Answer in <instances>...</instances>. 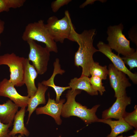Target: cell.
Segmentation results:
<instances>
[{"mask_svg":"<svg viewBox=\"0 0 137 137\" xmlns=\"http://www.w3.org/2000/svg\"><path fill=\"white\" fill-rule=\"evenodd\" d=\"M95 29L85 30L81 33L74 30L72 35V41L77 43L79 47L74 56L75 65L82 69L81 75L89 77V68L94 62L93 54L99 52L93 45V41L95 34Z\"/></svg>","mask_w":137,"mask_h":137,"instance_id":"1","label":"cell"},{"mask_svg":"<svg viewBox=\"0 0 137 137\" xmlns=\"http://www.w3.org/2000/svg\"><path fill=\"white\" fill-rule=\"evenodd\" d=\"M82 90H69L67 91L66 97L67 101L63 106L61 116L65 118L71 116H76L80 118L87 125L98 122L99 118L96 113L99 105L94 106L91 109H88L75 100V98L80 94Z\"/></svg>","mask_w":137,"mask_h":137,"instance_id":"2","label":"cell"},{"mask_svg":"<svg viewBox=\"0 0 137 137\" xmlns=\"http://www.w3.org/2000/svg\"><path fill=\"white\" fill-rule=\"evenodd\" d=\"M45 25L50 36L56 43H63L66 39L72 41V35L75 29L68 11H65L64 16L61 19L54 15L49 17Z\"/></svg>","mask_w":137,"mask_h":137,"instance_id":"3","label":"cell"},{"mask_svg":"<svg viewBox=\"0 0 137 137\" xmlns=\"http://www.w3.org/2000/svg\"><path fill=\"white\" fill-rule=\"evenodd\" d=\"M22 38L26 42L32 40L43 43L50 52H58L56 43L50 35L43 20L28 24L25 27Z\"/></svg>","mask_w":137,"mask_h":137,"instance_id":"4","label":"cell"},{"mask_svg":"<svg viewBox=\"0 0 137 137\" xmlns=\"http://www.w3.org/2000/svg\"><path fill=\"white\" fill-rule=\"evenodd\" d=\"M124 26L122 23L117 25L110 26L108 28L107 40L109 46L114 50L118 54L124 56L130 55L135 52V49L130 47V41L128 40L123 33Z\"/></svg>","mask_w":137,"mask_h":137,"instance_id":"5","label":"cell"},{"mask_svg":"<svg viewBox=\"0 0 137 137\" xmlns=\"http://www.w3.org/2000/svg\"><path fill=\"white\" fill-rule=\"evenodd\" d=\"M25 58L17 56L13 53L0 56V65H6L9 67L10 73L9 80L17 87H20L24 84L23 78Z\"/></svg>","mask_w":137,"mask_h":137,"instance_id":"6","label":"cell"},{"mask_svg":"<svg viewBox=\"0 0 137 137\" xmlns=\"http://www.w3.org/2000/svg\"><path fill=\"white\" fill-rule=\"evenodd\" d=\"M27 42L30 49L28 59L32 62L38 74H44L47 70L50 51L46 46L43 47L34 40H29Z\"/></svg>","mask_w":137,"mask_h":137,"instance_id":"7","label":"cell"},{"mask_svg":"<svg viewBox=\"0 0 137 137\" xmlns=\"http://www.w3.org/2000/svg\"><path fill=\"white\" fill-rule=\"evenodd\" d=\"M109 79L111 87L115 92L114 97L117 98L126 95V88L131 85L126 74L115 68L112 64L108 66Z\"/></svg>","mask_w":137,"mask_h":137,"instance_id":"8","label":"cell"},{"mask_svg":"<svg viewBox=\"0 0 137 137\" xmlns=\"http://www.w3.org/2000/svg\"><path fill=\"white\" fill-rule=\"evenodd\" d=\"M97 47L99 52L108 57L115 68L127 75L133 83L137 84V74L132 73L126 67L119 55L115 54L108 45L102 41H99L97 44Z\"/></svg>","mask_w":137,"mask_h":137,"instance_id":"9","label":"cell"},{"mask_svg":"<svg viewBox=\"0 0 137 137\" xmlns=\"http://www.w3.org/2000/svg\"><path fill=\"white\" fill-rule=\"evenodd\" d=\"M14 84L9 80L4 78L0 82V96L9 98L19 107L28 106L29 97L19 94L15 88Z\"/></svg>","mask_w":137,"mask_h":137,"instance_id":"10","label":"cell"},{"mask_svg":"<svg viewBox=\"0 0 137 137\" xmlns=\"http://www.w3.org/2000/svg\"><path fill=\"white\" fill-rule=\"evenodd\" d=\"M131 100L127 95L116 98L112 106L102 112V119L114 118L119 119L123 118L126 112V107L130 104Z\"/></svg>","mask_w":137,"mask_h":137,"instance_id":"11","label":"cell"},{"mask_svg":"<svg viewBox=\"0 0 137 137\" xmlns=\"http://www.w3.org/2000/svg\"><path fill=\"white\" fill-rule=\"evenodd\" d=\"M65 99H61L57 103L54 99L50 98L48 95V99L46 105L43 107L37 108L36 109V114H44L48 115L53 118L56 123L60 125L62 121L60 118Z\"/></svg>","mask_w":137,"mask_h":137,"instance_id":"12","label":"cell"},{"mask_svg":"<svg viewBox=\"0 0 137 137\" xmlns=\"http://www.w3.org/2000/svg\"><path fill=\"white\" fill-rule=\"evenodd\" d=\"M38 74L33 65L30 63L28 58H26L24 64L23 82L26 85L27 96L29 97L33 96L37 90V88L35 85V80Z\"/></svg>","mask_w":137,"mask_h":137,"instance_id":"13","label":"cell"},{"mask_svg":"<svg viewBox=\"0 0 137 137\" xmlns=\"http://www.w3.org/2000/svg\"><path fill=\"white\" fill-rule=\"evenodd\" d=\"M53 66L54 71L51 77L47 80H43L41 83L43 84L48 87H51L54 90L56 94L55 101L57 103H58L60 100V97L62 93L67 89H70L71 88L69 86L61 87L57 86L55 84L54 80L56 76L58 74L62 75L65 73V71L61 69L59 60L58 58L56 59L54 63Z\"/></svg>","mask_w":137,"mask_h":137,"instance_id":"14","label":"cell"},{"mask_svg":"<svg viewBox=\"0 0 137 137\" xmlns=\"http://www.w3.org/2000/svg\"><path fill=\"white\" fill-rule=\"evenodd\" d=\"M48 88V87L43 84L41 82L38 83L36 92L33 96L29 97L27 110L29 112L27 124H28L31 115L37 107L40 104H46L45 95Z\"/></svg>","mask_w":137,"mask_h":137,"instance_id":"15","label":"cell"},{"mask_svg":"<svg viewBox=\"0 0 137 137\" xmlns=\"http://www.w3.org/2000/svg\"><path fill=\"white\" fill-rule=\"evenodd\" d=\"M98 122L107 124L111 127V132L107 137H116L120 133L133 129V127L126 123L123 118L117 121L112 120L111 118L99 119Z\"/></svg>","mask_w":137,"mask_h":137,"instance_id":"16","label":"cell"},{"mask_svg":"<svg viewBox=\"0 0 137 137\" xmlns=\"http://www.w3.org/2000/svg\"><path fill=\"white\" fill-rule=\"evenodd\" d=\"M25 111L26 107L21 108L15 114L14 119L13 128L9 133L10 137L15 136L17 133L20 134L22 136L24 135L26 136H29V132L25 127L24 123Z\"/></svg>","mask_w":137,"mask_h":137,"instance_id":"17","label":"cell"},{"mask_svg":"<svg viewBox=\"0 0 137 137\" xmlns=\"http://www.w3.org/2000/svg\"><path fill=\"white\" fill-rule=\"evenodd\" d=\"M68 84L72 90H83L91 95H98V92L93 89L89 78L87 76L81 75L79 78L75 77L71 79Z\"/></svg>","mask_w":137,"mask_h":137,"instance_id":"18","label":"cell"},{"mask_svg":"<svg viewBox=\"0 0 137 137\" xmlns=\"http://www.w3.org/2000/svg\"><path fill=\"white\" fill-rule=\"evenodd\" d=\"M19 107L10 100L0 104V121L7 124L12 122Z\"/></svg>","mask_w":137,"mask_h":137,"instance_id":"19","label":"cell"},{"mask_svg":"<svg viewBox=\"0 0 137 137\" xmlns=\"http://www.w3.org/2000/svg\"><path fill=\"white\" fill-rule=\"evenodd\" d=\"M89 73L90 76L98 77L102 80H105L108 75V71L107 66H102L98 62H94L89 68Z\"/></svg>","mask_w":137,"mask_h":137,"instance_id":"20","label":"cell"},{"mask_svg":"<svg viewBox=\"0 0 137 137\" xmlns=\"http://www.w3.org/2000/svg\"><path fill=\"white\" fill-rule=\"evenodd\" d=\"M26 0H0V13L8 12L10 8L16 9L23 6Z\"/></svg>","mask_w":137,"mask_h":137,"instance_id":"21","label":"cell"},{"mask_svg":"<svg viewBox=\"0 0 137 137\" xmlns=\"http://www.w3.org/2000/svg\"><path fill=\"white\" fill-rule=\"evenodd\" d=\"M102 79L96 76H91L89 78L90 84L93 89L99 92L101 95L106 91L105 87L103 85Z\"/></svg>","mask_w":137,"mask_h":137,"instance_id":"22","label":"cell"},{"mask_svg":"<svg viewBox=\"0 0 137 137\" xmlns=\"http://www.w3.org/2000/svg\"><path fill=\"white\" fill-rule=\"evenodd\" d=\"M130 126L135 129L137 128V106L135 105L134 110L131 113L126 112L123 118Z\"/></svg>","mask_w":137,"mask_h":137,"instance_id":"23","label":"cell"},{"mask_svg":"<svg viewBox=\"0 0 137 137\" xmlns=\"http://www.w3.org/2000/svg\"><path fill=\"white\" fill-rule=\"evenodd\" d=\"M125 64L128 65L130 70L137 67V49L132 54L122 57Z\"/></svg>","mask_w":137,"mask_h":137,"instance_id":"24","label":"cell"},{"mask_svg":"<svg viewBox=\"0 0 137 137\" xmlns=\"http://www.w3.org/2000/svg\"><path fill=\"white\" fill-rule=\"evenodd\" d=\"M71 0H56L53 2L51 4V8L53 11L57 12L62 7L67 5Z\"/></svg>","mask_w":137,"mask_h":137,"instance_id":"25","label":"cell"},{"mask_svg":"<svg viewBox=\"0 0 137 137\" xmlns=\"http://www.w3.org/2000/svg\"><path fill=\"white\" fill-rule=\"evenodd\" d=\"M12 124V122L5 124L0 121V137H10L9 134L10 131L9 128Z\"/></svg>","mask_w":137,"mask_h":137,"instance_id":"26","label":"cell"},{"mask_svg":"<svg viewBox=\"0 0 137 137\" xmlns=\"http://www.w3.org/2000/svg\"><path fill=\"white\" fill-rule=\"evenodd\" d=\"M96 1L97 0H87L80 5L79 7L80 8H83L88 4H93L95 1Z\"/></svg>","mask_w":137,"mask_h":137,"instance_id":"27","label":"cell"},{"mask_svg":"<svg viewBox=\"0 0 137 137\" xmlns=\"http://www.w3.org/2000/svg\"><path fill=\"white\" fill-rule=\"evenodd\" d=\"M5 24V22L0 19V35L4 31ZM1 45V42L0 39V47Z\"/></svg>","mask_w":137,"mask_h":137,"instance_id":"28","label":"cell"},{"mask_svg":"<svg viewBox=\"0 0 137 137\" xmlns=\"http://www.w3.org/2000/svg\"><path fill=\"white\" fill-rule=\"evenodd\" d=\"M134 134L133 135H132L128 137L124 136V137L122 135L119 136H117L116 137H137V129L134 131Z\"/></svg>","mask_w":137,"mask_h":137,"instance_id":"29","label":"cell"},{"mask_svg":"<svg viewBox=\"0 0 137 137\" xmlns=\"http://www.w3.org/2000/svg\"><path fill=\"white\" fill-rule=\"evenodd\" d=\"M13 137H22V136L21 135H18V136H14ZM59 137H61V136H60Z\"/></svg>","mask_w":137,"mask_h":137,"instance_id":"30","label":"cell"}]
</instances>
